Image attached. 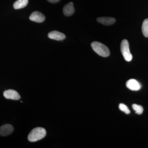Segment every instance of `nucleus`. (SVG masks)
Wrapping results in <instances>:
<instances>
[{
	"instance_id": "obj_1",
	"label": "nucleus",
	"mask_w": 148,
	"mask_h": 148,
	"mask_svg": "<svg viewBox=\"0 0 148 148\" xmlns=\"http://www.w3.org/2000/svg\"><path fill=\"white\" fill-rule=\"evenodd\" d=\"M46 135V131L43 127H37L32 130L28 136V140L30 142H37L44 138Z\"/></svg>"
},
{
	"instance_id": "obj_2",
	"label": "nucleus",
	"mask_w": 148,
	"mask_h": 148,
	"mask_svg": "<svg viewBox=\"0 0 148 148\" xmlns=\"http://www.w3.org/2000/svg\"><path fill=\"white\" fill-rule=\"evenodd\" d=\"M91 46L94 51L100 56L106 57L110 56L109 49L103 44L98 42H93L91 43Z\"/></svg>"
},
{
	"instance_id": "obj_3",
	"label": "nucleus",
	"mask_w": 148,
	"mask_h": 148,
	"mask_svg": "<svg viewBox=\"0 0 148 148\" xmlns=\"http://www.w3.org/2000/svg\"><path fill=\"white\" fill-rule=\"evenodd\" d=\"M121 50L125 61L130 62L132 60V56L130 51L129 43L127 40H123L122 41Z\"/></svg>"
},
{
	"instance_id": "obj_4",
	"label": "nucleus",
	"mask_w": 148,
	"mask_h": 148,
	"mask_svg": "<svg viewBox=\"0 0 148 148\" xmlns=\"http://www.w3.org/2000/svg\"><path fill=\"white\" fill-rule=\"evenodd\" d=\"M3 96L5 98L7 99L11 100H17L20 99V96L18 92L16 90L9 89L6 90L3 92Z\"/></svg>"
},
{
	"instance_id": "obj_5",
	"label": "nucleus",
	"mask_w": 148,
	"mask_h": 148,
	"mask_svg": "<svg viewBox=\"0 0 148 148\" xmlns=\"http://www.w3.org/2000/svg\"><path fill=\"white\" fill-rule=\"evenodd\" d=\"M126 87L130 90L137 91L141 89L142 86L138 81L135 79L128 80L126 83Z\"/></svg>"
},
{
	"instance_id": "obj_6",
	"label": "nucleus",
	"mask_w": 148,
	"mask_h": 148,
	"mask_svg": "<svg viewBox=\"0 0 148 148\" xmlns=\"http://www.w3.org/2000/svg\"><path fill=\"white\" fill-rule=\"evenodd\" d=\"M45 17L43 14L38 11L33 12L29 16V19L31 21L37 23H41L45 20Z\"/></svg>"
},
{
	"instance_id": "obj_7",
	"label": "nucleus",
	"mask_w": 148,
	"mask_h": 148,
	"mask_svg": "<svg viewBox=\"0 0 148 148\" xmlns=\"http://www.w3.org/2000/svg\"><path fill=\"white\" fill-rule=\"evenodd\" d=\"M13 130L14 127L11 125H4L0 127V136H6L10 135Z\"/></svg>"
},
{
	"instance_id": "obj_8",
	"label": "nucleus",
	"mask_w": 148,
	"mask_h": 148,
	"mask_svg": "<svg viewBox=\"0 0 148 148\" xmlns=\"http://www.w3.org/2000/svg\"><path fill=\"white\" fill-rule=\"evenodd\" d=\"M48 37L51 39L57 41L63 40L66 38L64 34L56 31H52L49 33Z\"/></svg>"
},
{
	"instance_id": "obj_9",
	"label": "nucleus",
	"mask_w": 148,
	"mask_h": 148,
	"mask_svg": "<svg viewBox=\"0 0 148 148\" xmlns=\"http://www.w3.org/2000/svg\"><path fill=\"white\" fill-rule=\"evenodd\" d=\"M97 21L103 25L109 26L113 24L116 22V19L113 17H101L97 18Z\"/></svg>"
},
{
	"instance_id": "obj_10",
	"label": "nucleus",
	"mask_w": 148,
	"mask_h": 148,
	"mask_svg": "<svg viewBox=\"0 0 148 148\" xmlns=\"http://www.w3.org/2000/svg\"><path fill=\"white\" fill-rule=\"evenodd\" d=\"M63 12L64 15L66 16H71L75 12L73 3L70 2L64 6L63 8Z\"/></svg>"
},
{
	"instance_id": "obj_11",
	"label": "nucleus",
	"mask_w": 148,
	"mask_h": 148,
	"mask_svg": "<svg viewBox=\"0 0 148 148\" xmlns=\"http://www.w3.org/2000/svg\"><path fill=\"white\" fill-rule=\"evenodd\" d=\"M28 3V0H17L13 4V7L15 9H19L25 7Z\"/></svg>"
},
{
	"instance_id": "obj_12",
	"label": "nucleus",
	"mask_w": 148,
	"mask_h": 148,
	"mask_svg": "<svg viewBox=\"0 0 148 148\" xmlns=\"http://www.w3.org/2000/svg\"><path fill=\"white\" fill-rule=\"evenodd\" d=\"M142 32L144 36L148 37V18L145 19L143 21L142 25Z\"/></svg>"
},
{
	"instance_id": "obj_13",
	"label": "nucleus",
	"mask_w": 148,
	"mask_h": 148,
	"mask_svg": "<svg viewBox=\"0 0 148 148\" xmlns=\"http://www.w3.org/2000/svg\"><path fill=\"white\" fill-rule=\"evenodd\" d=\"M132 108L133 110L135 111V113L138 114H141L143 113L144 110L143 106L137 105V104H133L132 105Z\"/></svg>"
},
{
	"instance_id": "obj_14",
	"label": "nucleus",
	"mask_w": 148,
	"mask_h": 148,
	"mask_svg": "<svg viewBox=\"0 0 148 148\" xmlns=\"http://www.w3.org/2000/svg\"><path fill=\"white\" fill-rule=\"evenodd\" d=\"M119 109L121 110L124 112L125 114H129L130 113V111L126 105H124L123 103H121L119 104Z\"/></svg>"
},
{
	"instance_id": "obj_15",
	"label": "nucleus",
	"mask_w": 148,
	"mask_h": 148,
	"mask_svg": "<svg viewBox=\"0 0 148 148\" xmlns=\"http://www.w3.org/2000/svg\"><path fill=\"white\" fill-rule=\"evenodd\" d=\"M47 1L52 3H55L58 2L60 0H47Z\"/></svg>"
}]
</instances>
